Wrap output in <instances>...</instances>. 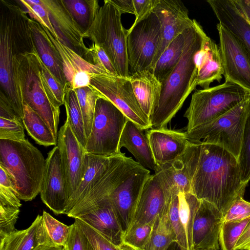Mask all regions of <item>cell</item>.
<instances>
[{
	"label": "cell",
	"instance_id": "e575fe53",
	"mask_svg": "<svg viewBox=\"0 0 250 250\" xmlns=\"http://www.w3.org/2000/svg\"><path fill=\"white\" fill-rule=\"evenodd\" d=\"M178 196L180 221L186 233L188 249L193 250V225L201 200L191 192H179Z\"/></svg>",
	"mask_w": 250,
	"mask_h": 250
},
{
	"label": "cell",
	"instance_id": "9a60e30c",
	"mask_svg": "<svg viewBox=\"0 0 250 250\" xmlns=\"http://www.w3.org/2000/svg\"><path fill=\"white\" fill-rule=\"evenodd\" d=\"M161 25L159 43L151 69L161 54L171 42L194 24L188 16V11L184 3L179 0H158L152 11Z\"/></svg>",
	"mask_w": 250,
	"mask_h": 250
},
{
	"label": "cell",
	"instance_id": "7c38bea8",
	"mask_svg": "<svg viewBox=\"0 0 250 250\" xmlns=\"http://www.w3.org/2000/svg\"><path fill=\"white\" fill-rule=\"evenodd\" d=\"M141 166L122 153L110 157L108 166L89 192L67 215L74 219L89 211L104 199Z\"/></svg>",
	"mask_w": 250,
	"mask_h": 250
},
{
	"label": "cell",
	"instance_id": "680465c9",
	"mask_svg": "<svg viewBox=\"0 0 250 250\" xmlns=\"http://www.w3.org/2000/svg\"><path fill=\"white\" fill-rule=\"evenodd\" d=\"M243 17L250 25V0H233Z\"/></svg>",
	"mask_w": 250,
	"mask_h": 250
},
{
	"label": "cell",
	"instance_id": "cb8c5ba5",
	"mask_svg": "<svg viewBox=\"0 0 250 250\" xmlns=\"http://www.w3.org/2000/svg\"><path fill=\"white\" fill-rule=\"evenodd\" d=\"M85 223L117 247L123 243L124 233L109 198L76 218Z\"/></svg>",
	"mask_w": 250,
	"mask_h": 250
},
{
	"label": "cell",
	"instance_id": "7402d4cb",
	"mask_svg": "<svg viewBox=\"0 0 250 250\" xmlns=\"http://www.w3.org/2000/svg\"><path fill=\"white\" fill-rule=\"evenodd\" d=\"M223 222L224 215L219 209L211 203L201 200L193 225V250H219V233Z\"/></svg>",
	"mask_w": 250,
	"mask_h": 250
},
{
	"label": "cell",
	"instance_id": "e0dca14e",
	"mask_svg": "<svg viewBox=\"0 0 250 250\" xmlns=\"http://www.w3.org/2000/svg\"><path fill=\"white\" fill-rule=\"evenodd\" d=\"M200 149V143L189 141L186 150L180 156L170 162L156 166L154 172L159 175L171 191L190 192Z\"/></svg>",
	"mask_w": 250,
	"mask_h": 250
},
{
	"label": "cell",
	"instance_id": "30bf717a",
	"mask_svg": "<svg viewBox=\"0 0 250 250\" xmlns=\"http://www.w3.org/2000/svg\"><path fill=\"white\" fill-rule=\"evenodd\" d=\"M89 87L100 98L113 103L129 120L142 129L152 128L149 118L142 110L133 92L129 77L104 71L91 76Z\"/></svg>",
	"mask_w": 250,
	"mask_h": 250
},
{
	"label": "cell",
	"instance_id": "4fadbf2b",
	"mask_svg": "<svg viewBox=\"0 0 250 250\" xmlns=\"http://www.w3.org/2000/svg\"><path fill=\"white\" fill-rule=\"evenodd\" d=\"M225 81H230L250 92V59L242 42L233 34L217 24Z\"/></svg>",
	"mask_w": 250,
	"mask_h": 250
},
{
	"label": "cell",
	"instance_id": "4316f807",
	"mask_svg": "<svg viewBox=\"0 0 250 250\" xmlns=\"http://www.w3.org/2000/svg\"><path fill=\"white\" fill-rule=\"evenodd\" d=\"M0 240V250H34L40 246L54 245L39 215L27 229L16 230Z\"/></svg>",
	"mask_w": 250,
	"mask_h": 250
},
{
	"label": "cell",
	"instance_id": "5bb4252c",
	"mask_svg": "<svg viewBox=\"0 0 250 250\" xmlns=\"http://www.w3.org/2000/svg\"><path fill=\"white\" fill-rule=\"evenodd\" d=\"M57 146L68 200L80 182L86 150L72 131L67 118L58 131Z\"/></svg>",
	"mask_w": 250,
	"mask_h": 250
},
{
	"label": "cell",
	"instance_id": "6f0895ef",
	"mask_svg": "<svg viewBox=\"0 0 250 250\" xmlns=\"http://www.w3.org/2000/svg\"><path fill=\"white\" fill-rule=\"evenodd\" d=\"M110 1L121 14L124 13L135 14L133 0H110Z\"/></svg>",
	"mask_w": 250,
	"mask_h": 250
},
{
	"label": "cell",
	"instance_id": "1f68e13d",
	"mask_svg": "<svg viewBox=\"0 0 250 250\" xmlns=\"http://www.w3.org/2000/svg\"><path fill=\"white\" fill-rule=\"evenodd\" d=\"M192 26L176 36L157 61L153 68V72L161 83L167 78L180 61Z\"/></svg>",
	"mask_w": 250,
	"mask_h": 250
},
{
	"label": "cell",
	"instance_id": "ab89813d",
	"mask_svg": "<svg viewBox=\"0 0 250 250\" xmlns=\"http://www.w3.org/2000/svg\"><path fill=\"white\" fill-rule=\"evenodd\" d=\"M238 162L241 180L244 183L247 184L250 181V98Z\"/></svg>",
	"mask_w": 250,
	"mask_h": 250
},
{
	"label": "cell",
	"instance_id": "8fae6325",
	"mask_svg": "<svg viewBox=\"0 0 250 250\" xmlns=\"http://www.w3.org/2000/svg\"><path fill=\"white\" fill-rule=\"evenodd\" d=\"M160 35V23L153 12L127 30V53L130 75L151 69Z\"/></svg>",
	"mask_w": 250,
	"mask_h": 250
},
{
	"label": "cell",
	"instance_id": "7a4b0ae2",
	"mask_svg": "<svg viewBox=\"0 0 250 250\" xmlns=\"http://www.w3.org/2000/svg\"><path fill=\"white\" fill-rule=\"evenodd\" d=\"M26 12L16 0H0V83L16 115L22 120L23 101L14 56L35 50Z\"/></svg>",
	"mask_w": 250,
	"mask_h": 250
},
{
	"label": "cell",
	"instance_id": "2e32d148",
	"mask_svg": "<svg viewBox=\"0 0 250 250\" xmlns=\"http://www.w3.org/2000/svg\"><path fill=\"white\" fill-rule=\"evenodd\" d=\"M150 171L141 166L110 195L124 236L130 227L143 188L150 176Z\"/></svg>",
	"mask_w": 250,
	"mask_h": 250
},
{
	"label": "cell",
	"instance_id": "f5cc1de1",
	"mask_svg": "<svg viewBox=\"0 0 250 250\" xmlns=\"http://www.w3.org/2000/svg\"><path fill=\"white\" fill-rule=\"evenodd\" d=\"M250 217V202L243 198L235 200L224 216V221H237Z\"/></svg>",
	"mask_w": 250,
	"mask_h": 250
},
{
	"label": "cell",
	"instance_id": "8992f818",
	"mask_svg": "<svg viewBox=\"0 0 250 250\" xmlns=\"http://www.w3.org/2000/svg\"><path fill=\"white\" fill-rule=\"evenodd\" d=\"M121 15L110 0H104L83 36L99 45L109 57L118 75L126 78L130 76L127 30L122 25Z\"/></svg>",
	"mask_w": 250,
	"mask_h": 250
},
{
	"label": "cell",
	"instance_id": "bcb514c9",
	"mask_svg": "<svg viewBox=\"0 0 250 250\" xmlns=\"http://www.w3.org/2000/svg\"><path fill=\"white\" fill-rule=\"evenodd\" d=\"M16 1L19 5L22 6L21 7L30 16L31 19L39 22L42 27L47 28L53 36L60 41V38L54 29L49 14L44 8L41 5L31 4L27 0H16Z\"/></svg>",
	"mask_w": 250,
	"mask_h": 250
},
{
	"label": "cell",
	"instance_id": "4dcf8cb0",
	"mask_svg": "<svg viewBox=\"0 0 250 250\" xmlns=\"http://www.w3.org/2000/svg\"><path fill=\"white\" fill-rule=\"evenodd\" d=\"M28 23L37 51L41 60L67 89V83L63 65L57 51L45 38L43 28L39 22L29 18Z\"/></svg>",
	"mask_w": 250,
	"mask_h": 250
},
{
	"label": "cell",
	"instance_id": "d4e9b609",
	"mask_svg": "<svg viewBox=\"0 0 250 250\" xmlns=\"http://www.w3.org/2000/svg\"><path fill=\"white\" fill-rule=\"evenodd\" d=\"M195 62L197 69V85L206 89L214 81L220 82L224 75L221 50L209 37H207L195 54Z\"/></svg>",
	"mask_w": 250,
	"mask_h": 250
},
{
	"label": "cell",
	"instance_id": "f1b7e54d",
	"mask_svg": "<svg viewBox=\"0 0 250 250\" xmlns=\"http://www.w3.org/2000/svg\"><path fill=\"white\" fill-rule=\"evenodd\" d=\"M119 149L125 147L144 167L154 171L156 168L147 135L144 130L128 120L120 138Z\"/></svg>",
	"mask_w": 250,
	"mask_h": 250
},
{
	"label": "cell",
	"instance_id": "9f6ffc18",
	"mask_svg": "<svg viewBox=\"0 0 250 250\" xmlns=\"http://www.w3.org/2000/svg\"><path fill=\"white\" fill-rule=\"evenodd\" d=\"M235 249V250H250V220L238 239Z\"/></svg>",
	"mask_w": 250,
	"mask_h": 250
},
{
	"label": "cell",
	"instance_id": "94428289",
	"mask_svg": "<svg viewBox=\"0 0 250 250\" xmlns=\"http://www.w3.org/2000/svg\"><path fill=\"white\" fill-rule=\"evenodd\" d=\"M167 250H187L181 246L177 241L173 242Z\"/></svg>",
	"mask_w": 250,
	"mask_h": 250
},
{
	"label": "cell",
	"instance_id": "db71d44e",
	"mask_svg": "<svg viewBox=\"0 0 250 250\" xmlns=\"http://www.w3.org/2000/svg\"><path fill=\"white\" fill-rule=\"evenodd\" d=\"M135 19L133 25L147 18L153 11L158 0H133Z\"/></svg>",
	"mask_w": 250,
	"mask_h": 250
},
{
	"label": "cell",
	"instance_id": "d6986e66",
	"mask_svg": "<svg viewBox=\"0 0 250 250\" xmlns=\"http://www.w3.org/2000/svg\"><path fill=\"white\" fill-rule=\"evenodd\" d=\"M42 202L56 214L65 213L68 198L60 150L55 146L45 159L40 190Z\"/></svg>",
	"mask_w": 250,
	"mask_h": 250
},
{
	"label": "cell",
	"instance_id": "f6af8a7d",
	"mask_svg": "<svg viewBox=\"0 0 250 250\" xmlns=\"http://www.w3.org/2000/svg\"><path fill=\"white\" fill-rule=\"evenodd\" d=\"M169 206V217L170 224L176 236V241L183 247L188 249L186 233L181 222L179 214V192L171 191Z\"/></svg>",
	"mask_w": 250,
	"mask_h": 250
},
{
	"label": "cell",
	"instance_id": "e7e4bbea",
	"mask_svg": "<svg viewBox=\"0 0 250 250\" xmlns=\"http://www.w3.org/2000/svg\"></svg>",
	"mask_w": 250,
	"mask_h": 250
},
{
	"label": "cell",
	"instance_id": "681fc988",
	"mask_svg": "<svg viewBox=\"0 0 250 250\" xmlns=\"http://www.w3.org/2000/svg\"><path fill=\"white\" fill-rule=\"evenodd\" d=\"M87 238L94 250H120L119 247L114 245L83 221L75 218Z\"/></svg>",
	"mask_w": 250,
	"mask_h": 250
},
{
	"label": "cell",
	"instance_id": "f907efd6",
	"mask_svg": "<svg viewBox=\"0 0 250 250\" xmlns=\"http://www.w3.org/2000/svg\"><path fill=\"white\" fill-rule=\"evenodd\" d=\"M71 226L66 250H94L84 232L75 221Z\"/></svg>",
	"mask_w": 250,
	"mask_h": 250
},
{
	"label": "cell",
	"instance_id": "f546056e",
	"mask_svg": "<svg viewBox=\"0 0 250 250\" xmlns=\"http://www.w3.org/2000/svg\"><path fill=\"white\" fill-rule=\"evenodd\" d=\"M110 157L97 156L85 152L80 182L69 198L64 214L67 215L74 206L83 200L107 167Z\"/></svg>",
	"mask_w": 250,
	"mask_h": 250
},
{
	"label": "cell",
	"instance_id": "60d3db41",
	"mask_svg": "<svg viewBox=\"0 0 250 250\" xmlns=\"http://www.w3.org/2000/svg\"><path fill=\"white\" fill-rule=\"evenodd\" d=\"M42 216L44 226L52 243L56 246L65 248L71 226L61 223L45 211H43Z\"/></svg>",
	"mask_w": 250,
	"mask_h": 250
},
{
	"label": "cell",
	"instance_id": "c3c4849f",
	"mask_svg": "<svg viewBox=\"0 0 250 250\" xmlns=\"http://www.w3.org/2000/svg\"><path fill=\"white\" fill-rule=\"evenodd\" d=\"M20 208L0 203V238L15 231V224L19 217Z\"/></svg>",
	"mask_w": 250,
	"mask_h": 250
},
{
	"label": "cell",
	"instance_id": "3957f363",
	"mask_svg": "<svg viewBox=\"0 0 250 250\" xmlns=\"http://www.w3.org/2000/svg\"><path fill=\"white\" fill-rule=\"evenodd\" d=\"M187 44L178 64L162 84L158 105L149 118L152 128L167 126L197 86L195 56L208 36L194 19Z\"/></svg>",
	"mask_w": 250,
	"mask_h": 250
},
{
	"label": "cell",
	"instance_id": "9c48e42d",
	"mask_svg": "<svg viewBox=\"0 0 250 250\" xmlns=\"http://www.w3.org/2000/svg\"><path fill=\"white\" fill-rule=\"evenodd\" d=\"M128 119L111 102L99 97L92 128L86 140V152L94 155L111 157L121 153L119 145Z\"/></svg>",
	"mask_w": 250,
	"mask_h": 250
},
{
	"label": "cell",
	"instance_id": "5b68a950",
	"mask_svg": "<svg viewBox=\"0 0 250 250\" xmlns=\"http://www.w3.org/2000/svg\"><path fill=\"white\" fill-rule=\"evenodd\" d=\"M36 49L19 54L15 59L16 77L23 103L44 121L58 140L60 107L54 103L41 70Z\"/></svg>",
	"mask_w": 250,
	"mask_h": 250
},
{
	"label": "cell",
	"instance_id": "b9f144b4",
	"mask_svg": "<svg viewBox=\"0 0 250 250\" xmlns=\"http://www.w3.org/2000/svg\"><path fill=\"white\" fill-rule=\"evenodd\" d=\"M154 224L131 225L124 236L123 243L137 250H144L150 237Z\"/></svg>",
	"mask_w": 250,
	"mask_h": 250
},
{
	"label": "cell",
	"instance_id": "6da1fadb",
	"mask_svg": "<svg viewBox=\"0 0 250 250\" xmlns=\"http://www.w3.org/2000/svg\"><path fill=\"white\" fill-rule=\"evenodd\" d=\"M190 192L214 205L224 215L234 202L243 198L247 185L241 179L237 159L225 149L201 143Z\"/></svg>",
	"mask_w": 250,
	"mask_h": 250
},
{
	"label": "cell",
	"instance_id": "be15d7a7",
	"mask_svg": "<svg viewBox=\"0 0 250 250\" xmlns=\"http://www.w3.org/2000/svg\"><path fill=\"white\" fill-rule=\"evenodd\" d=\"M204 250H216V249L211 248V249H208Z\"/></svg>",
	"mask_w": 250,
	"mask_h": 250
},
{
	"label": "cell",
	"instance_id": "74e56055",
	"mask_svg": "<svg viewBox=\"0 0 250 250\" xmlns=\"http://www.w3.org/2000/svg\"><path fill=\"white\" fill-rule=\"evenodd\" d=\"M74 90L83 115L87 139L91 132L96 104L99 97L89 86Z\"/></svg>",
	"mask_w": 250,
	"mask_h": 250
},
{
	"label": "cell",
	"instance_id": "7dc6e473",
	"mask_svg": "<svg viewBox=\"0 0 250 250\" xmlns=\"http://www.w3.org/2000/svg\"><path fill=\"white\" fill-rule=\"evenodd\" d=\"M0 139L16 141L26 139L22 120L20 118L7 119L0 117Z\"/></svg>",
	"mask_w": 250,
	"mask_h": 250
},
{
	"label": "cell",
	"instance_id": "52a82bcc",
	"mask_svg": "<svg viewBox=\"0 0 250 250\" xmlns=\"http://www.w3.org/2000/svg\"><path fill=\"white\" fill-rule=\"evenodd\" d=\"M250 98V91L230 81L195 91L184 114L188 121L186 131L221 116Z\"/></svg>",
	"mask_w": 250,
	"mask_h": 250
},
{
	"label": "cell",
	"instance_id": "11a10c76",
	"mask_svg": "<svg viewBox=\"0 0 250 250\" xmlns=\"http://www.w3.org/2000/svg\"><path fill=\"white\" fill-rule=\"evenodd\" d=\"M0 117L7 119L20 118L16 115L7 97L1 91L0 92Z\"/></svg>",
	"mask_w": 250,
	"mask_h": 250
},
{
	"label": "cell",
	"instance_id": "6125c7cd",
	"mask_svg": "<svg viewBox=\"0 0 250 250\" xmlns=\"http://www.w3.org/2000/svg\"><path fill=\"white\" fill-rule=\"evenodd\" d=\"M120 250H137L132 247L123 243L119 247Z\"/></svg>",
	"mask_w": 250,
	"mask_h": 250
},
{
	"label": "cell",
	"instance_id": "ba28073f",
	"mask_svg": "<svg viewBox=\"0 0 250 250\" xmlns=\"http://www.w3.org/2000/svg\"><path fill=\"white\" fill-rule=\"evenodd\" d=\"M249 99L221 116L186 131L187 138L192 143L219 146L229 151L238 160Z\"/></svg>",
	"mask_w": 250,
	"mask_h": 250
},
{
	"label": "cell",
	"instance_id": "d590c367",
	"mask_svg": "<svg viewBox=\"0 0 250 250\" xmlns=\"http://www.w3.org/2000/svg\"><path fill=\"white\" fill-rule=\"evenodd\" d=\"M64 105L72 131L85 148L86 136L82 112L74 90L66 89Z\"/></svg>",
	"mask_w": 250,
	"mask_h": 250
},
{
	"label": "cell",
	"instance_id": "7bdbcfd3",
	"mask_svg": "<svg viewBox=\"0 0 250 250\" xmlns=\"http://www.w3.org/2000/svg\"><path fill=\"white\" fill-rule=\"evenodd\" d=\"M0 203L18 208L21 206L14 180L8 171L0 165Z\"/></svg>",
	"mask_w": 250,
	"mask_h": 250
},
{
	"label": "cell",
	"instance_id": "d6a6232c",
	"mask_svg": "<svg viewBox=\"0 0 250 250\" xmlns=\"http://www.w3.org/2000/svg\"><path fill=\"white\" fill-rule=\"evenodd\" d=\"M22 123L28 134L36 142L44 146L56 145L58 140L42 119L26 103H23Z\"/></svg>",
	"mask_w": 250,
	"mask_h": 250
},
{
	"label": "cell",
	"instance_id": "603a6c76",
	"mask_svg": "<svg viewBox=\"0 0 250 250\" xmlns=\"http://www.w3.org/2000/svg\"><path fill=\"white\" fill-rule=\"evenodd\" d=\"M146 134L156 166L176 159L189 143L186 132L166 127L152 128Z\"/></svg>",
	"mask_w": 250,
	"mask_h": 250
},
{
	"label": "cell",
	"instance_id": "836d02e7",
	"mask_svg": "<svg viewBox=\"0 0 250 250\" xmlns=\"http://www.w3.org/2000/svg\"><path fill=\"white\" fill-rule=\"evenodd\" d=\"M170 201L155 221L150 237L144 250H167L173 242L176 241L169 217Z\"/></svg>",
	"mask_w": 250,
	"mask_h": 250
},
{
	"label": "cell",
	"instance_id": "816d5d0a",
	"mask_svg": "<svg viewBox=\"0 0 250 250\" xmlns=\"http://www.w3.org/2000/svg\"><path fill=\"white\" fill-rule=\"evenodd\" d=\"M87 56L91 58L93 64L100 65L110 74L118 75L109 57L99 45L92 43L88 48Z\"/></svg>",
	"mask_w": 250,
	"mask_h": 250
},
{
	"label": "cell",
	"instance_id": "277c9868",
	"mask_svg": "<svg viewBox=\"0 0 250 250\" xmlns=\"http://www.w3.org/2000/svg\"><path fill=\"white\" fill-rule=\"evenodd\" d=\"M45 159L27 139H0V165L13 178L19 199L29 201L40 193Z\"/></svg>",
	"mask_w": 250,
	"mask_h": 250
},
{
	"label": "cell",
	"instance_id": "ee69618b",
	"mask_svg": "<svg viewBox=\"0 0 250 250\" xmlns=\"http://www.w3.org/2000/svg\"><path fill=\"white\" fill-rule=\"evenodd\" d=\"M41 70L45 84L55 104L60 107L64 105L66 88L61 83L40 58Z\"/></svg>",
	"mask_w": 250,
	"mask_h": 250
},
{
	"label": "cell",
	"instance_id": "8d00e7d4",
	"mask_svg": "<svg viewBox=\"0 0 250 250\" xmlns=\"http://www.w3.org/2000/svg\"><path fill=\"white\" fill-rule=\"evenodd\" d=\"M62 1L83 32L90 25L100 7L97 0Z\"/></svg>",
	"mask_w": 250,
	"mask_h": 250
},
{
	"label": "cell",
	"instance_id": "91938a15",
	"mask_svg": "<svg viewBox=\"0 0 250 250\" xmlns=\"http://www.w3.org/2000/svg\"><path fill=\"white\" fill-rule=\"evenodd\" d=\"M34 250H66L65 247H58L54 245L40 246Z\"/></svg>",
	"mask_w": 250,
	"mask_h": 250
},
{
	"label": "cell",
	"instance_id": "484cf974",
	"mask_svg": "<svg viewBox=\"0 0 250 250\" xmlns=\"http://www.w3.org/2000/svg\"><path fill=\"white\" fill-rule=\"evenodd\" d=\"M220 23L243 43L250 59V25L236 6L233 0H208Z\"/></svg>",
	"mask_w": 250,
	"mask_h": 250
},
{
	"label": "cell",
	"instance_id": "f35d334b",
	"mask_svg": "<svg viewBox=\"0 0 250 250\" xmlns=\"http://www.w3.org/2000/svg\"><path fill=\"white\" fill-rule=\"evenodd\" d=\"M250 220L249 217L241 220L224 221L219 237L222 250H235L236 244Z\"/></svg>",
	"mask_w": 250,
	"mask_h": 250
},
{
	"label": "cell",
	"instance_id": "44dd1931",
	"mask_svg": "<svg viewBox=\"0 0 250 250\" xmlns=\"http://www.w3.org/2000/svg\"><path fill=\"white\" fill-rule=\"evenodd\" d=\"M171 194L157 173L151 174L143 188L131 225L154 223L169 202Z\"/></svg>",
	"mask_w": 250,
	"mask_h": 250
},
{
	"label": "cell",
	"instance_id": "83f0119b",
	"mask_svg": "<svg viewBox=\"0 0 250 250\" xmlns=\"http://www.w3.org/2000/svg\"><path fill=\"white\" fill-rule=\"evenodd\" d=\"M129 79L136 99L149 119L158 105L162 84L152 69L137 71L130 75Z\"/></svg>",
	"mask_w": 250,
	"mask_h": 250
},
{
	"label": "cell",
	"instance_id": "ffe728a7",
	"mask_svg": "<svg viewBox=\"0 0 250 250\" xmlns=\"http://www.w3.org/2000/svg\"><path fill=\"white\" fill-rule=\"evenodd\" d=\"M42 27L45 38L57 51L61 58L67 83V89L75 90L89 86L92 74L106 71L100 65L83 59L53 36L47 28Z\"/></svg>",
	"mask_w": 250,
	"mask_h": 250
},
{
	"label": "cell",
	"instance_id": "ac0fdd59",
	"mask_svg": "<svg viewBox=\"0 0 250 250\" xmlns=\"http://www.w3.org/2000/svg\"><path fill=\"white\" fill-rule=\"evenodd\" d=\"M42 6L47 11L51 22L60 38V41L80 56H87L88 48L83 42V32L62 0H27Z\"/></svg>",
	"mask_w": 250,
	"mask_h": 250
}]
</instances>
